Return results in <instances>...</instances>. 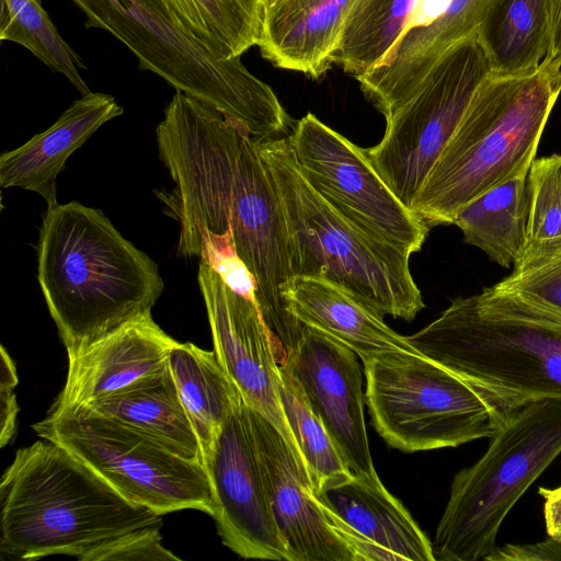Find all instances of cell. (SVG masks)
Wrapping results in <instances>:
<instances>
[{
	"instance_id": "6da1fadb",
	"label": "cell",
	"mask_w": 561,
	"mask_h": 561,
	"mask_svg": "<svg viewBox=\"0 0 561 561\" xmlns=\"http://www.w3.org/2000/svg\"><path fill=\"white\" fill-rule=\"evenodd\" d=\"M161 161L174 185L154 193L179 224L178 253H234L253 280L254 301L284 363L305 325L283 298L294 278L286 222L255 139L225 128L195 130L172 141Z\"/></svg>"
},
{
	"instance_id": "7a4b0ae2",
	"label": "cell",
	"mask_w": 561,
	"mask_h": 561,
	"mask_svg": "<svg viewBox=\"0 0 561 561\" xmlns=\"http://www.w3.org/2000/svg\"><path fill=\"white\" fill-rule=\"evenodd\" d=\"M37 279L68 356L151 312L164 287L157 264L79 202L43 214Z\"/></svg>"
},
{
	"instance_id": "3957f363",
	"label": "cell",
	"mask_w": 561,
	"mask_h": 561,
	"mask_svg": "<svg viewBox=\"0 0 561 561\" xmlns=\"http://www.w3.org/2000/svg\"><path fill=\"white\" fill-rule=\"evenodd\" d=\"M405 337L504 419L530 403L561 400V314L519 295L484 287Z\"/></svg>"
},
{
	"instance_id": "277c9868",
	"label": "cell",
	"mask_w": 561,
	"mask_h": 561,
	"mask_svg": "<svg viewBox=\"0 0 561 561\" xmlns=\"http://www.w3.org/2000/svg\"><path fill=\"white\" fill-rule=\"evenodd\" d=\"M1 551L22 560L65 554L147 526L162 515L119 494L65 447L37 440L15 453L0 484Z\"/></svg>"
},
{
	"instance_id": "5b68a950",
	"label": "cell",
	"mask_w": 561,
	"mask_h": 561,
	"mask_svg": "<svg viewBox=\"0 0 561 561\" xmlns=\"http://www.w3.org/2000/svg\"><path fill=\"white\" fill-rule=\"evenodd\" d=\"M561 93V67L545 62L519 76L489 75L428 174L412 210L428 226L450 225L467 203L529 171Z\"/></svg>"
},
{
	"instance_id": "8992f818",
	"label": "cell",
	"mask_w": 561,
	"mask_h": 561,
	"mask_svg": "<svg viewBox=\"0 0 561 561\" xmlns=\"http://www.w3.org/2000/svg\"><path fill=\"white\" fill-rule=\"evenodd\" d=\"M255 142L280 201L293 276L329 280L382 316L413 320L424 302L411 254L351 222L314 192L288 135Z\"/></svg>"
},
{
	"instance_id": "52a82bcc",
	"label": "cell",
	"mask_w": 561,
	"mask_h": 561,
	"mask_svg": "<svg viewBox=\"0 0 561 561\" xmlns=\"http://www.w3.org/2000/svg\"><path fill=\"white\" fill-rule=\"evenodd\" d=\"M71 1L84 13L85 27L114 35L141 70L215 107L251 136L264 137L280 123L285 108L272 88L240 58H219L181 32L161 0Z\"/></svg>"
},
{
	"instance_id": "ba28073f",
	"label": "cell",
	"mask_w": 561,
	"mask_h": 561,
	"mask_svg": "<svg viewBox=\"0 0 561 561\" xmlns=\"http://www.w3.org/2000/svg\"><path fill=\"white\" fill-rule=\"evenodd\" d=\"M560 454L561 400L512 412L484 455L454 477L432 542L435 561L485 559L510 511Z\"/></svg>"
},
{
	"instance_id": "9c48e42d",
	"label": "cell",
	"mask_w": 561,
	"mask_h": 561,
	"mask_svg": "<svg viewBox=\"0 0 561 561\" xmlns=\"http://www.w3.org/2000/svg\"><path fill=\"white\" fill-rule=\"evenodd\" d=\"M362 362L370 423L403 453L490 438L506 420L467 381L421 354L388 353Z\"/></svg>"
},
{
	"instance_id": "30bf717a",
	"label": "cell",
	"mask_w": 561,
	"mask_h": 561,
	"mask_svg": "<svg viewBox=\"0 0 561 561\" xmlns=\"http://www.w3.org/2000/svg\"><path fill=\"white\" fill-rule=\"evenodd\" d=\"M33 428L39 437L65 447L134 504L162 516L182 510L214 514L205 466L180 457L129 425L82 404L49 410Z\"/></svg>"
},
{
	"instance_id": "8fae6325",
	"label": "cell",
	"mask_w": 561,
	"mask_h": 561,
	"mask_svg": "<svg viewBox=\"0 0 561 561\" xmlns=\"http://www.w3.org/2000/svg\"><path fill=\"white\" fill-rule=\"evenodd\" d=\"M490 75L477 35L443 54L415 93L386 117L381 141L365 149L376 171L412 210L428 174Z\"/></svg>"
},
{
	"instance_id": "7c38bea8",
	"label": "cell",
	"mask_w": 561,
	"mask_h": 561,
	"mask_svg": "<svg viewBox=\"0 0 561 561\" xmlns=\"http://www.w3.org/2000/svg\"><path fill=\"white\" fill-rule=\"evenodd\" d=\"M299 172L342 216L412 254L430 227L392 192L365 153L311 113L288 135Z\"/></svg>"
},
{
	"instance_id": "4fadbf2b",
	"label": "cell",
	"mask_w": 561,
	"mask_h": 561,
	"mask_svg": "<svg viewBox=\"0 0 561 561\" xmlns=\"http://www.w3.org/2000/svg\"><path fill=\"white\" fill-rule=\"evenodd\" d=\"M248 415L263 482L289 561H388L379 548L320 499L305 466L277 428L249 407Z\"/></svg>"
},
{
	"instance_id": "5bb4252c",
	"label": "cell",
	"mask_w": 561,
	"mask_h": 561,
	"mask_svg": "<svg viewBox=\"0 0 561 561\" xmlns=\"http://www.w3.org/2000/svg\"><path fill=\"white\" fill-rule=\"evenodd\" d=\"M197 279L219 364L244 403L277 428L305 466L280 403L275 345L256 304L202 261Z\"/></svg>"
},
{
	"instance_id": "9a60e30c",
	"label": "cell",
	"mask_w": 561,
	"mask_h": 561,
	"mask_svg": "<svg viewBox=\"0 0 561 561\" xmlns=\"http://www.w3.org/2000/svg\"><path fill=\"white\" fill-rule=\"evenodd\" d=\"M205 468L222 542L242 558L289 561L263 482L244 401L225 422Z\"/></svg>"
},
{
	"instance_id": "2e32d148",
	"label": "cell",
	"mask_w": 561,
	"mask_h": 561,
	"mask_svg": "<svg viewBox=\"0 0 561 561\" xmlns=\"http://www.w3.org/2000/svg\"><path fill=\"white\" fill-rule=\"evenodd\" d=\"M284 363L353 474H376L365 426L362 370L355 352L305 325Z\"/></svg>"
},
{
	"instance_id": "e0dca14e",
	"label": "cell",
	"mask_w": 561,
	"mask_h": 561,
	"mask_svg": "<svg viewBox=\"0 0 561 561\" xmlns=\"http://www.w3.org/2000/svg\"><path fill=\"white\" fill-rule=\"evenodd\" d=\"M491 0H447L433 18L410 24L385 61L358 77L366 99L383 116L407 102L447 49L474 35Z\"/></svg>"
},
{
	"instance_id": "ac0fdd59",
	"label": "cell",
	"mask_w": 561,
	"mask_h": 561,
	"mask_svg": "<svg viewBox=\"0 0 561 561\" xmlns=\"http://www.w3.org/2000/svg\"><path fill=\"white\" fill-rule=\"evenodd\" d=\"M178 343L147 312L68 356L64 389L50 410L88 404L168 365Z\"/></svg>"
},
{
	"instance_id": "d6986e66",
	"label": "cell",
	"mask_w": 561,
	"mask_h": 561,
	"mask_svg": "<svg viewBox=\"0 0 561 561\" xmlns=\"http://www.w3.org/2000/svg\"><path fill=\"white\" fill-rule=\"evenodd\" d=\"M115 98L90 92L76 100L46 130L0 156V185L41 195L47 207L57 203L56 179L67 159L103 124L121 116Z\"/></svg>"
},
{
	"instance_id": "ffe728a7",
	"label": "cell",
	"mask_w": 561,
	"mask_h": 561,
	"mask_svg": "<svg viewBox=\"0 0 561 561\" xmlns=\"http://www.w3.org/2000/svg\"><path fill=\"white\" fill-rule=\"evenodd\" d=\"M353 0H264L259 44L275 67L320 79L333 58Z\"/></svg>"
},
{
	"instance_id": "44dd1931",
	"label": "cell",
	"mask_w": 561,
	"mask_h": 561,
	"mask_svg": "<svg viewBox=\"0 0 561 561\" xmlns=\"http://www.w3.org/2000/svg\"><path fill=\"white\" fill-rule=\"evenodd\" d=\"M283 298L300 323L345 344L362 360L388 353L420 354L385 323L382 314L329 280L294 277Z\"/></svg>"
},
{
	"instance_id": "7402d4cb",
	"label": "cell",
	"mask_w": 561,
	"mask_h": 561,
	"mask_svg": "<svg viewBox=\"0 0 561 561\" xmlns=\"http://www.w3.org/2000/svg\"><path fill=\"white\" fill-rule=\"evenodd\" d=\"M320 499L391 560L435 561L430 539L377 473L353 479Z\"/></svg>"
},
{
	"instance_id": "603a6c76",
	"label": "cell",
	"mask_w": 561,
	"mask_h": 561,
	"mask_svg": "<svg viewBox=\"0 0 561 561\" xmlns=\"http://www.w3.org/2000/svg\"><path fill=\"white\" fill-rule=\"evenodd\" d=\"M83 405L138 430L180 457L204 465L198 438L181 402L169 363L130 386Z\"/></svg>"
},
{
	"instance_id": "cb8c5ba5",
	"label": "cell",
	"mask_w": 561,
	"mask_h": 561,
	"mask_svg": "<svg viewBox=\"0 0 561 561\" xmlns=\"http://www.w3.org/2000/svg\"><path fill=\"white\" fill-rule=\"evenodd\" d=\"M168 363L198 438L205 466L225 422L243 399L215 352L202 350L193 343L178 342L170 351Z\"/></svg>"
},
{
	"instance_id": "d4e9b609",
	"label": "cell",
	"mask_w": 561,
	"mask_h": 561,
	"mask_svg": "<svg viewBox=\"0 0 561 561\" xmlns=\"http://www.w3.org/2000/svg\"><path fill=\"white\" fill-rule=\"evenodd\" d=\"M494 76L535 71L550 45L549 0H491L476 33Z\"/></svg>"
},
{
	"instance_id": "484cf974",
	"label": "cell",
	"mask_w": 561,
	"mask_h": 561,
	"mask_svg": "<svg viewBox=\"0 0 561 561\" xmlns=\"http://www.w3.org/2000/svg\"><path fill=\"white\" fill-rule=\"evenodd\" d=\"M527 214L528 171H523L467 203L453 224L467 243L496 264L513 267L526 242Z\"/></svg>"
},
{
	"instance_id": "4316f807",
	"label": "cell",
	"mask_w": 561,
	"mask_h": 561,
	"mask_svg": "<svg viewBox=\"0 0 561 561\" xmlns=\"http://www.w3.org/2000/svg\"><path fill=\"white\" fill-rule=\"evenodd\" d=\"M161 2L181 32L219 58H240L261 42L264 0Z\"/></svg>"
},
{
	"instance_id": "83f0119b",
	"label": "cell",
	"mask_w": 561,
	"mask_h": 561,
	"mask_svg": "<svg viewBox=\"0 0 561 561\" xmlns=\"http://www.w3.org/2000/svg\"><path fill=\"white\" fill-rule=\"evenodd\" d=\"M421 0H353L334 65L358 78L380 66L398 43Z\"/></svg>"
},
{
	"instance_id": "f1b7e54d",
	"label": "cell",
	"mask_w": 561,
	"mask_h": 561,
	"mask_svg": "<svg viewBox=\"0 0 561 561\" xmlns=\"http://www.w3.org/2000/svg\"><path fill=\"white\" fill-rule=\"evenodd\" d=\"M279 398L288 426L318 494L353 479L323 422L286 363L279 364Z\"/></svg>"
},
{
	"instance_id": "f546056e",
	"label": "cell",
	"mask_w": 561,
	"mask_h": 561,
	"mask_svg": "<svg viewBox=\"0 0 561 561\" xmlns=\"http://www.w3.org/2000/svg\"><path fill=\"white\" fill-rule=\"evenodd\" d=\"M0 39L16 43L64 75L81 95L90 89L80 75L85 69L80 56L61 37L37 0H1Z\"/></svg>"
},
{
	"instance_id": "4dcf8cb0",
	"label": "cell",
	"mask_w": 561,
	"mask_h": 561,
	"mask_svg": "<svg viewBox=\"0 0 561 561\" xmlns=\"http://www.w3.org/2000/svg\"><path fill=\"white\" fill-rule=\"evenodd\" d=\"M561 254V154L535 159L528 171L526 242L513 271Z\"/></svg>"
},
{
	"instance_id": "1f68e13d",
	"label": "cell",
	"mask_w": 561,
	"mask_h": 561,
	"mask_svg": "<svg viewBox=\"0 0 561 561\" xmlns=\"http://www.w3.org/2000/svg\"><path fill=\"white\" fill-rule=\"evenodd\" d=\"M80 561L180 560L161 543L160 526H147L104 539L83 551Z\"/></svg>"
},
{
	"instance_id": "d6a6232c",
	"label": "cell",
	"mask_w": 561,
	"mask_h": 561,
	"mask_svg": "<svg viewBox=\"0 0 561 561\" xmlns=\"http://www.w3.org/2000/svg\"><path fill=\"white\" fill-rule=\"evenodd\" d=\"M494 286L561 314V254L534 266L512 271Z\"/></svg>"
},
{
	"instance_id": "836d02e7",
	"label": "cell",
	"mask_w": 561,
	"mask_h": 561,
	"mask_svg": "<svg viewBox=\"0 0 561 561\" xmlns=\"http://www.w3.org/2000/svg\"><path fill=\"white\" fill-rule=\"evenodd\" d=\"M488 561H561V542L548 537L537 543L496 546Z\"/></svg>"
},
{
	"instance_id": "e575fe53",
	"label": "cell",
	"mask_w": 561,
	"mask_h": 561,
	"mask_svg": "<svg viewBox=\"0 0 561 561\" xmlns=\"http://www.w3.org/2000/svg\"><path fill=\"white\" fill-rule=\"evenodd\" d=\"M543 499V515L548 537L561 542V485L554 489L539 488Z\"/></svg>"
},
{
	"instance_id": "d590c367",
	"label": "cell",
	"mask_w": 561,
	"mask_h": 561,
	"mask_svg": "<svg viewBox=\"0 0 561 561\" xmlns=\"http://www.w3.org/2000/svg\"><path fill=\"white\" fill-rule=\"evenodd\" d=\"M0 442L1 447L10 443L14 436L16 428L18 402L12 387H0Z\"/></svg>"
},
{
	"instance_id": "8d00e7d4",
	"label": "cell",
	"mask_w": 561,
	"mask_h": 561,
	"mask_svg": "<svg viewBox=\"0 0 561 561\" xmlns=\"http://www.w3.org/2000/svg\"><path fill=\"white\" fill-rule=\"evenodd\" d=\"M550 2V45L545 62L561 67V0Z\"/></svg>"
},
{
	"instance_id": "74e56055",
	"label": "cell",
	"mask_w": 561,
	"mask_h": 561,
	"mask_svg": "<svg viewBox=\"0 0 561 561\" xmlns=\"http://www.w3.org/2000/svg\"><path fill=\"white\" fill-rule=\"evenodd\" d=\"M1 358V370H0V387H12L19 382L15 364L5 351L4 347H1L0 351Z\"/></svg>"
}]
</instances>
